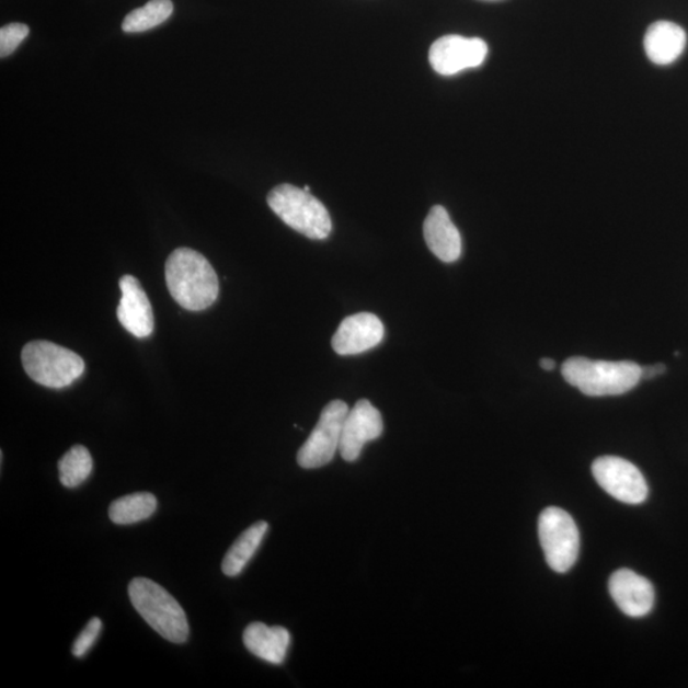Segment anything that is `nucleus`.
I'll return each mask as SVG.
<instances>
[{
  "label": "nucleus",
  "mask_w": 688,
  "mask_h": 688,
  "mask_svg": "<svg viewBox=\"0 0 688 688\" xmlns=\"http://www.w3.org/2000/svg\"><path fill=\"white\" fill-rule=\"evenodd\" d=\"M167 285L172 299L190 311L213 307L220 294V280L213 265L190 248L176 249L169 256Z\"/></svg>",
  "instance_id": "1"
},
{
  "label": "nucleus",
  "mask_w": 688,
  "mask_h": 688,
  "mask_svg": "<svg viewBox=\"0 0 688 688\" xmlns=\"http://www.w3.org/2000/svg\"><path fill=\"white\" fill-rule=\"evenodd\" d=\"M562 377L585 395H620L639 385L641 367L631 362H594L586 357H570L562 365Z\"/></svg>",
  "instance_id": "2"
},
{
  "label": "nucleus",
  "mask_w": 688,
  "mask_h": 688,
  "mask_svg": "<svg viewBox=\"0 0 688 688\" xmlns=\"http://www.w3.org/2000/svg\"><path fill=\"white\" fill-rule=\"evenodd\" d=\"M128 592L133 607L159 635L171 643H185L190 638V622L183 607L167 589L150 578L136 577Z\"/></svg>",
  "instance_id": "3"
},
{
  "label": "nucleus",
  "mask_w": 688,
  "mask_h": 688,
  "mask_svg": "<svg viewBox=\"0 0 688 688\" xmlns=\"http://www.w3.org/2000/svg\"><path fill=\"white\" fill-rule=\"evenodd\" d=\"M268 206L289 228L312 240H324L332 232V218L323 203L291 184L275 187Z\"/></svg>",
  "instance_id": "4"
},
{
  "label": "nucleus",
  "mask_w": 688,
  "mask_h": 688,
  "mask_svg": "<svg viewBox=\"0 0 688 688\" xmlns=\"http://www.w3.org/2000/svg\"><path fill=\"white\" fill-rule=\"evenodd\" d=\"M22 365L31 379L46 388L61 389L82 377L85 365L76 352L48 341H34L22 349Z\"/></svg>",
  "instance_id": "5"
},
{
  "label": "nucleus",
  "mask_w": 688,
  "mask_h": 688,
  "mask_svg": "<svg viewBox=\"0 0 688 688\" xmlns=\"http://www.w3.org/2000/svg\"><path fill=\"white\" fill-rule=\"evenodd\" d=\"M538 535L547 564L553 572H569L581 550V535L572 515L560 507H547L539 516Z\"/></svg>",
  "instance_id": "6"
},
{
  "label": "nucleus",
  "mask_w": 688,
  "mask_h": 688,
  "mask_svg": "<svg viewBox=\"0 0 688 688\" xmlns=\"http://www.w3.org/2000/svg\"><path fill=\"white\" fill-rule=\"evenodd\" d=\"M348 411V405L343 401H333L324 406L318 425L297 452L300 467L316 469L331 463L340 450L343 422Z\"/></svg>",
  "instance_id": "7"
},
{
  "label": "nucleus",
  "mask_w": 688,
  "mask_h": 688,
  "mask_svg": "<svg viewBox=\"0 0 688 688\" xmlns=\"http://www.w3.org/2000/svg\"><path fill=\"white\" fill-rule=\"evenodd\" d=\"M594 479L607 494L630 505L644 503L647 483L638 467L619 457H600L592 467Z\"/></svg>",
  "instance_id": "8"
},
{
  "label": "nucleus",
  "mask_w": 688,
  "mask_h": 688,
  "mask_svg": "<svg viewBox=\"0 0 688 688\" xmlns=\"http://www.w3.org/2000/svg\"><path fill=\"white\" fill-rule=\"evenodd\" d=\"M488 53L489 46L482 38L447 35L432 45L428 60L436 73L452 76L461 70L480 67Z\"/></svg>",
  "instance_id": "9"
},
{
  "label": "nucleus",
  "mask_w": 688,
  "mask_h": 688,
  "mask_svg": "<svg viewBox=\"0 0 688 688\" xmlns=\"http://www.w3.org/2000/svg\"><path fill=\"white\" fill-rule=\"evenodd\" d=\"M385 433L381 413L366 400L358 401L343 422L340 452L344 460L356 461L365 445Z\"/></svg>",
  "instance_id": "10"
},
{
  "label": "nucleus",
  "mask_w": 688,
  "mask_h": 688,
  "mask_svg": "<svg viewBox=\"0 0 688 688\" xmlns=\"http://www.w3.org/2000/svg\"><path fill=\"white\" fill-rule=\"evenodd\" d=\"M385 324L371 312H358L343 320L333 335L332 347L341 356L364 354L385 340Z\"/></svg>",
  "instance_id": "11"
},
{
  "label": "nucleus",
  "mask_w": 688,
  "mask_h": 688,
  "mask_svg": "<svg viewBox=\"0 0 688 688\" xmlns=\"http://www.w3.org/2000/svg\"><path fill=\"white\" fill-rule=\"evenodd\" d=\"M122 299L116 316L121 324L137 339H147L153 332L154 318L150 300L135 276L125 275L119 280Z\"/></svg>",
  "instance_id": "12"
},
{
  "label": "nucleus",
  "mask_w": 688,
  "mask_h": 688,
  "mask_svg": "<svg viewBox=\"0 0 688 688\" xmlns=\"http://www.w3.org/2000/svg\"><path fill=\"white\" fill-rule=\"evenodd\" d=\"M609 593L617 607L624 615L640 619L652 612L654 607V588L646 577L621 569L609 578Z\"/></svg>",
  "instance_id": "13"
},
{
  "label": "nucleus",
  "mask_w": 688,
  "mask_h": 688,
  "mask_svg": "<svg viewBox=\"0 0 688 688\" xmlns=\"http://www.w3.org/2000/svg\"><path fill=\"white\" fill-rule=\"evenodd\" d=\"M424 237L432 253L444 263H455L461 254V238L448 210L435 206L424 222Z\"/></svg>",
  "instance_id": "14"
},
{
  "label": "nucleus",
  "mask_w": 688,
  "mask_h": 688,
  "mask_svg": "<svg viewBox=\"0 0 688 688\" xmlns=\"http://www.w3.org/2000/svg\"><path fill=\"white\" fill-rule=\"evenodd\" d=\"M687 43L685 30L669 21H658L649 26L644 48L656 66H668L683 56Z\"/></svg>",
  "instance_id": "15"
},
{
  "label": "nucleus",
  "mask_w": 688,
  "mask_h": 688,
  "mask_svg": "<svg viewBox=\"0 0 688 688\" xmlns=\"http://www.w3.org/2000/svg\"><path fill=\"white\" fill-rule=\"evenodd\" d=\"M250 653L271 664H283L286 660L291 635L285 628L267 627L263 622H253L242 635Z\"/></svg>",
  "instance_id": "16"
},
{
  "label": "nucleus",
  "mask_w": 688,
  "mask_h": 688,
  "mask_svg": "<svg viewBox=\"0 0 688 688\" xmlns=\"http://www.w3.org/2000/svg\"><path fill=\"white\" fill-rule=\"evenodd\" d=\"M270 529L267 521L261 520L248 528L230 547L222 562V572L228 576H238L254 558L260 549L265 535Z\"/></svg>",
  "instance_id": "17"
},
{
  "label": "nucleus",
  "mask_w": 688,
  "mask_h": 688,
  "mask_svg": "<svg viewBox=\"0 0 688 688\" xmlns=\"http://www.w3.org/2000/svg\"><path fill=\"white\" fill-rule=\"evenodd\" d=\"M158 509V498L150 492H138L115 500L108 509V516L119 526H129L148 518Z\"/></svg>",
  "instance_id": "18"
},
{
  "label": "nucleus",
  "mask_w": 688,
  "mask_h": 688,
  "mask_svg": "<svg viewBox=\"0 0 688 688\" xmlns=\"http://www.w3.org/2000/svg\"><path fill=\"white\" fill-rule=\"evenodd\" d=\"M172 12H174V4L171 0H150L142 8L128 13L122 28L124 33L129 34L145 33L169 20Z\"/></svg>",
  "instance_id": "19"
},
{
  "label": "nucleus",
  "mask_w": 688,
  "mask_h": 688,
  "mask_svg": "<svg viewBox=\"0 0 688 688\" xmlns=\"http://www.w3.org/2000/svg\"><path fill=\"white\" fill-rule=\"evenodd\" d=\"M93 468L92 457L88 448L74 445L58 463L59 480L62 486L74 489L89 479Z\"/></svg>",
  "instance_id": "20"
},
{
  "label": "nucleus",
  "mask_w": 688,
  "mask_h": 688,
  "mask_svg": "<svg viewBox=\"0 0 688 688\" xmlns=\"http://www.w3.org/2000/svg\"><path fill=\"white\" fill-rule=\"evenodd\" d=\"M30 28L23 23H10L0 28V57L5 58L19 48L28 36Z\"/></svg>",
  "instance_id": "21"
},
{
  "label": "nucleus",
  "mask_w": 688,
  "mask_h": 688,
  "mask_svg": "<svg viewBox=\"0 0 688 688\" xmlns=\"http://www.w3.org/2000/svg\"><path fill=\"white\" fill-rule=\"evenodd\" d=\"M101 630H103V622L98 617H93L74 641L72 653L76 658H83L91 651V647L95 645L100 637Z\"/></svg>",
  "instance_id": "22"
},
{
  "label": "nucleus",
  "mask_w": 688,
  "mask_h": 688,
  "mask_svg": "<svg viewBox=\"0 0 688 688\" xmlns=\"http://www.w3.org/2000/svg\"><path fill=\"white\" fill-rule=\"evenodd\" d=\"M664 372H666V366L663 364L641 367V379H653Z\"/></svg>",
  "instance_id": "23"
},
{
  "label": "nucleus",
  "mask_w": 688,
  "mask_h": 688,
  "mask_svg": "<svg viewBox=\"0 0 688 688\" xmlns=\"http://www.w3.org/2000/svg\"><path fill=\"white\" fill-rule=\"evenodd\" d=\"M539 365H541L542 369L546 371H552L554 367H557V363H554L553 359L549 357L542 358Z\"/></svg>",
  "instance_id": "24"
},
{
  "label": "nucleus",
  "mask_w": 688,
  "mask_h": 688,
  "mask_svg": "<svg viewBox=\"0 0 688 688\" xmlns=\"http://www.w3.org/2000/svg\"><path fill=\"white\" fill-rule=\"evenodd\" d=\"M303 191L310 192V187L308 185H305Z\"/></svg>",
  "instance_id": "25"
}]
</instances>
